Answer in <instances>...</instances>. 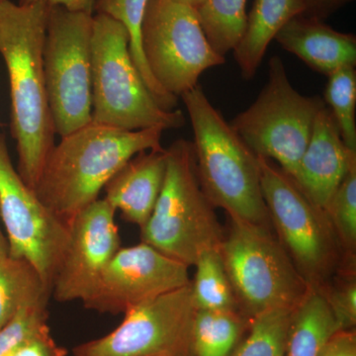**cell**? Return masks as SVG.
I'll list each match as a JSON object with an SVG mask.
<instances>
[{
  "label": "cell",
  "instance_id": "cell-36",
  "mask_svg": "<svg viewBox=\"0 0 356 356\" xmlns=\"http://www.w3.org/2000/svg\"><path fill=\"white\" fill-rule=\"evenodd\" d=\"M1 1H4V0H0V2H1Z\"/></svg>",
  "mask_w": 356,
  "mask_h": 356
},
{
  "label": "cell",
  "instance_id": "cell-1",
  "mask_svg": "<svg viewBox=\"0 0 356 356\" xmlns=\"http://www.w3.org/2000/svg\"><path fill=\"white\" fill-rule=\"evenodd\" d=\"M49 9L44 1L28 6L0 2V56L10 83V128L17 149V172L33 191L56 145L43 60Z\"/></svg>",
  "mask_w": 356,
  "mask_h": 356
},
{
  "label": "cell",
  "instance_id": "cell-24",
  "mask_svg": "<svg viewBox=\"0 0 356 356\" xmlns=\"http://www.w3.org/2000/svg\"><path fill=\"white\" fill-rule=\"evenodd\" d=\"M192 296L197 310L238 312L231 281L219 248L203 252L194 264Z\"/></svg>",
  "mask_w": 356,
  "mask_h": 356
},
{
  "label": "cell",
  "instance_id": "cell-2",
  "mask_svg": "<svg viewBox=\"0 0 356 356\" xmlns=\"http://www.w3.org/2000/svg\"><path fill=\"white\" fill-rule=\"evenodd\" d=\"M163 131L122 130L90 122L54 146L34 191L69 225L76 213L99 199L107 182L133 156L163 149Z\"/></svg>",
  "mask_w": 356,
  "mask_h": 356
},
{
  "label": "cell",
  "instance_id": "cell-29",
  "mask_svg": "<svg viewBox=\"0 0 356 356\" xmlns=\"http://www.w3.org/2000/svg\"><path fill=\"white\" fill-rule=\"evenodd\" d=\"M46 307H28L0 329V356H11L25 339L47 324Z\"/></svg>",
  "mask_w": 356,
  "mask_h": 356
},
{
  "label": "cell",
  "instance_id": "cell-9",
  "mask_svg": "<svg viewBox=\"0 0 356 356\" xmlns=\"http://www.w3.org/2000/svg\"><path fill=\"white\" fill-rule=\"evenodd\" d=\"M92 14L50 6L44 74L56 134L60 138L92 120Z\"/></svg>",
  "mask_w": 356,
  "mask_h": 356
},
{
  "label": "cell",
  "instance_id": "cell-32",
  "mask_svg": "<svg viewBox=\"0 0 356 356\" xmlns=\"http://www.w3.org/2000/svg\"><path fill=\"white\" fill-rule=\"evenodd\" d=\"M304 7V15L324 20L341 7L353 0H300Z\"/></svg>",
  "mask_w": 356,
  "mask_h": 356
},
{
  "label": "cell",
  "instance_id": "cell-21",
  "mask_svg": "<svg viewBox=\"0 0 356 356\" xmlns=\"http://www.w3.org/2000/svg\"><path fill=\"white\" fill-rule=\"evenodd\" d=\"M149 0H97L95 10L118 21L127 30L129 49L134 64L139 70L143 81L151 91L159 106L165 110H175L177 106V96L170 95L161 88L149 72L142 48V26Z\"/></svg>",
  "mask_w": 356,
  "mask_h": 356
},
{
  "label": "cell",
  "instance_id": "cell-34",
  "mask_svg": "<svg viewBox=\"0 0 356 356\" xmlns=\"http://www.w3.org/2000/svg\"><path fill=\"white\" fill-rule=\"evenodd\" d=\"M0 254H8V243L6 236L2 233L0 228Z\"/></svg>",
  "mask_w": 356,
  "mask_h": 356
},
{
  "label": "cell",
  "instance_id": "cell-5",
  "mask_svg": "<svg viewBox=\"0 0 356 356\" xmlns=\"http://www.w3.org/2000/svg\"><path fill=\"white\" fill-rule=\"evenodd\" d=\"M92 114L91 122L122 130L181 128L180 110H165L147 88L134 64L129 35L118 21L93 16Z\"/></svg>",
  "mask_w": 356,
  "mask_h": 356
},
{
  "label": "cell",
  "instance_id": "cell-11",
  "mask_svg": "<svg viewBox=\"0 0 356 356\" xmlns=\"http://www.w3.org/2000/svg\"><path fill=\"white\" fill-rule=\"evenodd\" d=\"M196 309L191 282L129 309L114 331L79 344L74 356H191Z\"/></svg>",
  "mask_w": 356,
  "mask_h": 356
},
{
  "label": "cell",
  "instance_id": "cell-25",
  "mask_svg": "<svg viewBox=\"0 0 356 356\" xmlns=\"http://www.w3.org/2000/svg\"><path fill=\"white\" fill-rule=\"evenodd\" d=\"M293 310L268 311L250 318L247 331L229 356H284Z\"/></svg>",
  "mask_w": 356,
  "mask_h": 356
},
{
  "label": "cell",
  "instance_id": "cell-28",
  "mask_svg": "<svg viewBox=\"0 0 356 356\" xmlns=\"http://www.w3.org/2000/svg\"><path fill=\"white\" fill-rule=\"evenodd\" d=\"M329 304L341 330H355L356 325L355 259H346L329 284L317 290Z\"/></svg>",
  "mask_w": 356,
  "mask_h": 356
},
{
  "label": "cell",
  "instance_id": "cell-16",
  "mask_svg": "<svg viewBox=\"0 0 356 356\" xmlns=\"http://www.w3.org/2000/svg\"><path fill=\"white\" fill-rule=\"evenodd\" d=\"M166 172V149L136 154L105 185V200L142 229L153 213Z\"/></svg>",
  "mask_w": 356,
  "mask_h": 356
},
{
  "label": "cell",
  "instance_id": "cell-33",
  "mask_svg": "<svg viewBox=\"0 0 356 356\" xmlns=\"http://www.w3.org/2000/svg\"><path fill=\"white\" fill-rule=\"evenodd\" d=\"M44 1L49 6H62L72 13L92 14L97 0H19L20 6H28L35 2Z\"/></svg>",
  "mask_w": 356,
  "mask_h": 356
},
{
  "label": "cell",
  "instance_id": "cell-13",
  "mask_svg": "<svg viewBox=\"0 0 356 356\" xmlns=\"http://www.w3.org/2000/svg\"><path fill=\"white\" fill-rule=\"evenodd\" d=\"M188 268L147 243L121 248L103 269L83 305L99 313L124 314L188 284Z\"/></svg>",
  "mask_w": 356,
  "mask_h": 356
},
{
  "label": "cell",
  "instance_id": "cell-6",
  "mask_svg": "<svg viewBox=\"0 0 356 356\" xmlns=\"http://www.w3.org/2000/svg\"><path fill=\"white\" fill-rule=\"evenodd\" d=\"M229 220L219 250L238 312L250 321L268 311L296 308L311 288L273 229L238 218Z\"/></svg>",
  "mask_w": 356,
  "mask_h": 356
},
{
  "label": "cell",
  "instance_id": "cell-27",
  "mask_svg": "<svg viewBox=\"0 0 356 356\" xmlns=\"http://www.w3.org/2000/svg\"><path fill=\"white\" fill-rule=\"evenodd\" d=\"M327 219L346 254L355 255L356 166L339 185L325 208Z\"/></svg>",
  "mask_w": 356,
  "mask_h": 356
},
{
  "label": "cell",
  "instance_id": "cell-17",
  "mask_svg": "<svg viewBox=\"0 0 356 356\" xmlns=\"http://www.w3.org/2000/svg\"><path fill=\"white\" fill-rule=\"evenodd\" d=\"M284 50L303 60L312 70L329 76L343 67L356 65V37L337 31L324 20L295 16L275 36Z\"/></svg>",
  "mask_w": 356,
  "mask_h": 356
},
{
  "label": "cell",
  "instance_id": "cell-19",
  "mask_svg": "<svg viewBox=\"0 0 356 356\" xmlns=\"http://www.w3.org/2000/svg\"><path fill=\"white\" fill-rule=\"evenodd\" d=\"M337 331L341 329L325 297L311 289L293 310L284 356H318Z\"/></svg>",
  "mask_w": 356,
  "mask_h": 356
},
{
  "label": "cell",
  "instance_id": "cell-35",
  "mask_svg": "<svg viewBox=\"0 0 356 356\" xmlns=\"http://www.w3.org/2000/svg\"><path fill=\"white\" fill-rule=\"evenodd\" d=\"M172 1L178 2V3L186 4V6L196 8L203 1V0H172Z\"/></svg>",
  "mask_w": 356,
  "mask_h": 356
},
{
  "label": "cell",
  "instance_id": "cell-26",
  "mask_svg": "<svg viewBox=\"0 0 356 356\" xmlns=\"http://www.w3.org/2000/svg\"><path fill=\"white\" fill-rule=\"evenodd\" d=\"M324 102L331 110L344 145L356 153V70L343 67L330 74Z\"/></svg>",
  "mask_w": 356,
  "mask_h": 356
},
{
  "label": "cell",
  "instance_id": "cell-3",
  "mask_svg": "<svg viewBox=\"0 0 356 356\" xmlns=\"http://www.w3.org/2000/svg\"><path fill=\"white\" fill-rule=\"evenodd\" d=\"M180 97L193 130L199 181L210 202L229 217L273 228L262 195L259 156L213 106L201 86Z\"/></svg>",
  "mask_w": 356,
  "mask_h": 356
},
{
  "label": "cell",
  "instance_id": "cell-14",
  "mask_svg": "<svg viewBox=\"0 0 356 356\" xmlns=\"http://www.w3.org/2000/svg\"><path fill=\"white\" fill-rule=\"evenodd\" d=\"M115 214L103 198L70 220L69 241L51 283L56 301H83L93 291L103 269L121 248Z\"/></svg>",
  "mask_w": 356,
  "mask_h": 356
},
{
  "label": "cell",
  "instance_id": "cell-15",
  "mask_svg": "<svg viewBox=\"0 0 356 356\" xmlns=\"http://www.w3.org/2000/svg\"><path fill=\"white\" fill-rule=\"evenodd\" d=\"M355 166L356 153L344 145L332 111L325 106L316 117L310 142L293 178L312 202L325 210Z\"/></svg>",
  "mask_w": 356,
  "mask_h": 356
},
{
  "label": "cell",
  "instance_id": "cell-4",
  "mask_svg": "<svg viewBox=\"0 0 356 356\" xmlns=\"http://www.w3.org/2000/svg\"><path fill=\"white\" fill-rule=\"evenodd\" d=\"M224 229L199 181L192 142L175 140L166 149L163 188L140 240L177 261L194 266L203 252L219 248Z\"/></svg>",
  "mask_w": 356,
  "mask_h": 356
},
{
  "label": "cell",
  "instance_id": "cell-10",
  "mask_svg": "<svg viewBox=\"0 0 356 356\" xmlns=\"http://www.w3.org/2000/svg\"><path fill=\"white\" fill-rule=\"evenodd\" d=\"M142 48L149 72L170 95L197 86L206 70L226 63L208 43L195 8L172 0H149Z\"/></svg>",
  "mask_w": 356,
  "mask_h": 356
},
{
  "label": "cell",
  "instance_id": "cell-30",
  "mask_svg": "<svg viewBox=\"0 0 356 356\" xmlns=\"http://www.w3.org/2000/svg\"><path fill=\"white\" fill-rule=\"evenodd\" d=\"M67 350L58 346L48 325L25 339L11 356H67Z\"/></svg>",
  "mask_w": 356,
  "mask_h": 356
},
{
  "label": "cell",
  "instance_id": "cell-31",
  "mask_svg": "<svg viewBox=\"0 0 356 356\" xmlns=\"http://www.w3.org/2000/svg\"><path fill=\"white\" fill-rule=\"evenodd\" d=\"M318 356H356L355 330L337 331Z\"/></svg>",
  "mask_w": 356,
  "mask_h": 356
},
{
  "label": "cell",
  "instance_id": "cell-22",
  "mask_svg": "<svg viewBox=\"0 0 356 356\" xmlns=\"http://www.w3.org/2000/svg\"><path fill=\"white\" fill-rule=\"evenodd\" d=\"M248 320L240 312L196 311L191 356H229L245 331Z\"/></svg>",
  "mask_w": 356,
  "mask_h": 356
},
{
  "label": "cell",
  "instance_id": "cell-23",
  "mask_svg": "<svg viewBox=\"0 0 356 356\" xmlns=\"http://www.w3.org/2000/svg\"><path fill=\"white\" fill-rule=\"evenodd\" d=\"M247 0H203L195 8L208 43L225 58L235 50L247 26Z\"/></svg>",
  "mask_w": 356,
  "mask_h": 356
},
{
  "label": "cell",
  "instance_id": "cell-18",
  "mask_svg": "<svg viewBox=\"0 0 356 356\" xmlns=\"http://www.w3.org/2000/svg\"><path fill=\"white\" fill-rule=\"evenodd\" d=\"M304 13L300 0H254L234 57L245 81L254 79L269 44L283 26Z\"/></svg>",
  "mask_w": 356,
  "mask_h": 356
},
{
  "label": "cell",
  "instance_id": "cell-20",
  "mask_svg": "<svg viewBox=\"0 0 356 356\" xmlns=\"http://www.w3.org/2000/svg\"><path fill=\"white\" fill-rule=\"evenodd\" d=\"M51 290L25 259L0 254V329L28 307L48 306Z\"/></svg>",
  "mask_w": 356,
  "mask_h": 356
},
{
  "label": "cell",
  "instance_id": "cell-12",
  "mask_svg": "<svg viewBox=\"0 0 356 356\" xmlns=\"http://www.w3.org/2000/svg\"><path fill=\"white\" fill-rule=\"evenodd\" d=\"M0 218L6 231L8 254L31 264L51 293L54 276L69 241V225L54 214L23 181L2 134Z\"/></svg>",
  "mask_w": 356,
  "mask_h": 356
},
{
  "label": "cell",
  "instance_id": "cell-8",
  "mask_svg": "<svg viewBox=\"0 0 356 356\" xmlns=\"http://www.w3.org/2000/svg\"><path fill=\"white\" fill-rule=\"evenodd\" d=\"M268 81L255 102L229 125L257 156L275 161L294 177L310 142L316 117L327 105L321 96L293 88L282 60H269Z\"/></svg>",
  "mask_w": 356,
  "mask_h": 356
},
{
  "label": "cell",
  "instance_id": "cell-7",
  "mask_svg": "<svg viewBox=\"0 0 356 356\" xmlns=\"http://www.w3.org/2000/svg\"><path fill=\"white\" fill-rule=\"evenodd\" d=\"M262 195L271 227L290 259L313 290H321L350 257L346 254L325 210L312 202L291 175L259 156Z\"/></svg>",
  "mask_w": 356,
  "mask_h": 356
}]
</instances>
